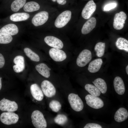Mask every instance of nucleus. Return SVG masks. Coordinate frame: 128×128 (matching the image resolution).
Returning <instances> with one entry per match:
<instances>
[{"mask_svg":"<svg viewBox=\"0 0 128 128\" xmlns=\"http://www.w3.org/2000/svg\"><path fill=\"white\" fill-rule=\"evenodd\" d=\"M31 118L34 126L36 128H46L47 126L46 120L42 113L36 110L32 113Z\"/></svg>","mask_w":128,"mask_h":128,"instance_id":"nucleus-1","label":"nucleus"},{"mask_svg":"<svg viewBox=\"0 0 128 128\" xmlns=\"http://www.w3.org/2000/svg\"><path fill=\"white\" fill-rule=\"evenodd\" d=\"M69 102L72 108L77 112L81 111L84 107L82 101L78 95L71 93L68 96Z\"/></svg>","mask_w":128,"mask_h":128,"instance_id":"nucleus-2","label":"nucleus"},{"mask_svg":"<svg viewBox=\"0 0 128 128\" xmlns=\"http://www.w3.org/2000/svg\"><path fill=\"white\" fill-rule=\"evenodd\" d=\"M71 12L69 10H65L59 14L56 19L55 25L57 28H60L65 26L70 20Z\"/></svg>","mask_w":128,"mask_h":128,"instance_id":"nucleus-3","label":"nucleus"},{"mask_svg":"<svg viewBox=\"0 0 128 128\" xmlns=\"http://www.w3.org/2000/svg\"><path fill=\"white\" fill-rule=\"evenodd\" d=\"M18 115L12 112H4L0 116V120L3 123L10 125L16 123L19 119Z\"/></svg>","mask_w":128,"mask_h":128,"instance_id":"nucleus-4","label":"nucleus"},{"mask_svg":"<svg viewBox=\"0 0 128 128\" xmlns=\"http://www.w3.org/2000/svg\"><path fill=\"white\" fill-rule=\"evenodd\" d=\"M92 58L91 52L87 49H84L79 54L76 60V64L79 67L85 66L91 61Z\"/></svg>","mask_w":128,"mask_h":128,"instance_id":"nucleus-5","label":"nucleus"},{"mask_svg":"<svg viewBox=\"0 0 128 128\" xmlns=\"http://www.w3.org/2000/svg\"><path fill=\"white\" fill-rule=\"evenodd\" d=\"M18 106L14 101L4 98L0 101V110L2 111L13 112L17 110Z\"/></svg>","mask_w":128,"mask_h":128,"instance_id":"nucleus-6","label":"nucleus"},{"mask_svg":"<svg viewBox=\"0 0 128 128\" xmlns=\"http://www.w3.org/2000/svg\"><path fill=\"white\" fill-rule=\"evenodd\" d=\"M87 104L94 109H98L102 107L104 105L103 101L100 98L88 94L85 97Z\"/></svg>","mask_w":128,"mask_h":128,"instance_id":"nucleus-7","label":"nucleus"},{"mask_svg":"<svg viewBox=\"0 0 128 128\" xmlns=\"http://www.w3.org/2000/svg\"><path fill=\"white\" fill-rule=\"evenodd\" d=\"M127 18V15L124 12L120 11L115 14L113 23L114 28L117 30L122 29L124 27Z\"/></svg>","mask_w":128,"mask_h":128,"instance_id":"nucleus-8","label":"nucleus"},{"mask_svg":"<svg viewBox=\"0 0 128 128\" xmlns=\"http://www.w3.org/2000/svg\"><path fill=\"white\" fill-rule=\"evenodd\" d=\"M41 86L44 94L47 97H52L55 94V88L49 81L46 80L43 81L41 83Z\"/></svg>","mask_w":128,"mask_h":128,"instance_id":"nucleus-9","label":"nucleus"},{"mask_svg":"<svg viewBox=\"0 0 128 128\" xmlns=\"http://www.w3.org/2000/svg\"><path fill=\"white\" fill-rule=\"evenodd\" d=\"M48 12L45 11L40 12L35 14L32 19L33 24L35 26L42 25L46 23L48 18Z\"/></svg>","mask_w":128,"mask_h":128,"instance_id":"nucleus-10","label":"nucleus"},{"mask_svg":"<svg viewBox=\"0 0 128 128\" xmlns=\"http://www.w3.org/2000/svg\"><path fill=\"white\" fill-rule=\"evenodd\" d=\"M49 54L51 58L55 61H62L67 58L65 52L60 49L52 48L49 50Z\"/></svg>","mask_w":128,"mask_h":128,"instance_id":"nucleus-11","label":"nucleus"},{"mask_svg":"<svg viewBox=\"0 0 128 128\" xmlns=\"http://www.w3.org/2000/svg\"><path fill=\"white\" fill-rule=\"evenodd\" d=\"M96 5L93 0H91L86 4L83 9L82 15L85 19L89 18L96 9Z\"/></svg>","mask_w":128,"mask_h":128,"instance_id":"nucleus-12","label":"nucleus"},{"mask_svg":"<svg viewBox=\"0 0 128 128\" xmlns=\"http://www.w3.org/2000/svg\"><path fill=\"white\" fill-rule=\"evenodd\" d=\"M45 42L48 46L55 48L61 49L63 47L62 41L59 39L52 36H48L44 38Z\"/></svg>","mask_w":128,"mask_h":128,"instance_id":"nucleus-13","label":"nucleus"},{"mask_svg":"<svg viewBox=\"0 0 128 128\" xmlns=\"http://www.w3.org/2000/svg\"><path fill=\"white\" fill-rule=\"evenodd\" d=\"M14 62L15 64L13 66L14 71L17 73L22 72L25 68L24 57L21 55L17 56L14 59Z\"/></svg>","mask_w":128,"mask_h":128,"instance_id":"nucleus-14","label":"nucleus"},{"mask_svg":"<svg viewBox=\"0 0 128 128\" xmlns=\"http://www.w3.org/2000/svg\"><path fill=\"white\" fill-rule=\"evenodd\" d=\"M30 91L33 98L38 101H42L44 97L42 91L38 85L36 83L32 84L30 87Z\"/></svg>","mask_w":128,"mask_h":128,"instance_id":"nucleus-15","label":"nucleus"},{"mask_svg":"<svg viewBox=\"0 0 128 128\" xmlns=\"http://www.w3.org/2000/svg\"><path fill=\"white\" fill-rule=\"evenodd\" d=\"M96 22L95 18L92 17L90 18L83 25L81 30L82 33L86 34L90 33L95 27Z\"/></svg>","mask_w":128,"mask_h":128,"instance_id":"nucleus-16","label":"nucleus"},{"mask_svg":"<svg viewBox=\"0 0 128 128\" xmlns=\"http://www.w3.org/2000/svg\"><path fill=\"white\" fill-rule=\"evenodd\" d=\"M114 86L116 93L119 95L123 94L125 91V87L122 78L119 76L115 77L114 81Z\"/></svg>","mask_w":128,"mask_h":128,"instance_id":"nucleus-17","label":"nucleus"},{"mask_svg":"<svg viewBox=\"0 0 128 128\" xmlns=\"http://www.w3.org/2000/svg\"><path fill=\"white\" fill-rule=\"evenodd\" d=\"M18 32V27L14 24H9L3 27L0 29V33L6 34L11 36L15 35Z\"/></svg>","mask_w":128,"mask_h":128,"instance_id":"nucleus-18","label":"nucleus"},{"mask_svg":"<svg viewBox=\"0 0 128 128\" xmlns=\"http://www.w3.org/2000/svg\"><path fill=\"white\" fill-rule=\"evenodd\" d=\"M128 117L127 110L124 108H120L115 112L114 118L116 121L121 122L126 120Z\"/></svg>","mask_w":128,"mask_h":128,"instance_id":"nucleus-19","label":"nucleus"},{"mask_svg":"<svg viewBox=\"0 0 128 128\" xmlns=\"http://www.w3.org/2000/svg\"><path fill=\"white\" fill-rule=\"evenodd\" d=\"M103 63L101 58L96 59L91 62L88 65V70L90 72L94 73L97 72L100 69Z\"/></svg>","mask_w":128,"mask_h":128,"instance_id":"nucleus-20","label":"nucleus"},{"mask_svg":"<svg viewBox=\"0 0 128 128\" xmlns=\"http://www.w3.org/2000/svg\"><path fill=\"white\" fill-rule=\"evenodd\" d=\"M36 70L41 75L46 78L50 76V71L51 69L45 64L41 63L35 66Z\"/></svg>","mask_w":128,"mask_h":128,"instance_id":"nucleus-21","label":"nucleus"},{"mask_svg":"<svg viewBox=\"0 0 128 128\" xmlns=\"http://www.w3.org/2000/svg\"><path fill=\"white\" fill-rule=\"evenodd\" d=\"M92 82L102 93L104 94L106 92L107 87L106 83L104 80L99 78L95 79Z\"/></svg>","mask_w":128,"mask_h":128,"instance_id":"nucleus-22","label":"nucleus"},{"mask_svg":"<svg viewBox=\"0 0 128 128\" xmlns=\"http://www.w3.org/2000/svg\"><path fill=\"white\" fill-rule=\"evenodd\" d=\"M30 17L28 14L25 13H17L11 15L10 17V20L12 21L17 22L27 20Z\"/></svg>","mask_w":128,"mask_h":128,"instance_id":"nucleus-23","label":"nucleus"},{"mask_svg":"<svg viewBox=\"0 0 128 128\" xmlns=\"http://www.w3.org/2000/svg\"><path fill=\"white\" fill-rule=\"evenodd\" d=\"M40 8V6L38 3L31 1L25 4L23 7V9L26 12H31L38 10Z\"/></svg>","mask_w":128,"mask_h":128,"instance_id":"nucleus-24","label":"nucleus"},{"mask_svg":"<svg viewBox=\"0 0 128 128\" xmlns=\"http://www.w3.org/2000/svg\"><path fill=\"white\" fill-rule=\"evenodd\" d=\"M115 45L118 49L128 52V41L126 39L121 37L118 38L115 42Z\"/></svg>","mask_w":128,"mask_h":128,"instance_id":"nucleus-25","label":"nucleus"},{"mask_svg":"<svg viewBox=\"0 0 128 128\" xmlns=\"http://www.w3.org/2000/svg\"><path fill=\"white\" fill-rule=\"evenodd\" d=\"M85 90L91 95L94 96H99L101 94L100 90L95 86L90 84H87L85 86Z\"/></svg>","mask_w":128,"mask_h":128,"instance_id":"nucleus-26","label":"nucleus"},{"mask_svg":"<svg viewBox=\"0 0 128 128\" xmlns=\"http://www.w3.org/2000/svg\"><path fill=\"white\" fill-rule=\"evenodd\" d=\"M26 0H15L12 3L11 5V9L14 12L18 11L25 4Z\"/></svg>","mask_w":128,"mask_h":128,"instance_id":"nucleus-27","label":"nucleus"},{"mask_svg":"<svg viewBox=\"0 0 128 128\" xmlns=\"http://www.w3.org/2000/svg\"><path fill=\"white\" fill-rule=\"evenodd\" d=\"M105 43L99 42L96 44L94 50L98 57H101L103 56L105 52Z\"/></svg>","mask_w":128,"mask_h":128,"instance_id":"nucleus-28","label":"nucleus"},{"mask_svg":"<svg viewBox=\"0 0 128 128\" xmlns=\"http://www.w3.org/2000/svg\"><path fill=\"white\" fill-rule=\"evenodd\" d=\"M24 51L26 55L32 60L38 62L40 58L38 55L28 48H25L24 49Z\"/></svg>","mask_w":128,"mask_h":128,"instance_id":"nucleus-29","label":"nucleus"},{"mask_svg":"<svg viewBox=\"0 0 128 128\" xmlns=\"http://www.w3.org/2000/svg\"><path fill=\"white\" fill-rule=\"evenodd\" d=\"M54 122L56 124L60 125L64 124L67 122V117L64 114H59L54 118Z\"/></svg>","mask_w":128,"mask_h":128,"instance_id":"nucleus-30","label":"nucleus"},{"mask_svg":"<svg viewBox=\"0 0 128 128\" xmlns=\"http://www.w3.org/2000/svg\"><path fill=\"white\" fill-rule=\"evenodd\" d=\"M49 107L52 110L55 112H57L61 109V105L58 101L53 100L50 102L49 104Z\"/></svg>","mask_w":128,"mask_h":128,"instance_id":"nucleus-31","label":"nucleus"},{"mask_svg":"<svg viewBox=\"0 0 128 128\" xmlns=\"http://www.w3.org/2000/svg\"><path fill=\"white\" fill-rule=\"evenodd\" d=\"M13 39L12 36L10 35L0 33V43L7 44L11 42Z\"/></svg>","mask_w":128,"mask_h":128,"instance_id":"nucleus-32","label":"nucleus"},{"mask_svg":"<svg viewBox=\"0 0 128 128\" xmlns=\"http://www.w3.org/2000/svg\"><path fill=\"white\" fill-rule=\"evenodd\" d=\"M117 4L115 3H112L105 5L103 8L104 11H109L115 8Z\"/></svg>","mask_w":128,"mask_h":128,"instance_id":"nucleus-33","label":"nucleus"},{"mask_svg":"<svg viewBox=\"0 0 128 128\" xmlns=\"http://www.w3.org/2000/svg\"><path fill=\"white\" fill-rule=\"evenodd\" d=\"M84 128H102L100 125L94 123H89L87 124L84 127Z\"/></svg>","mask_w":128,"mask_h":128,"instance_id":"nucleus-34","label":"nucleus"},{"mask_svg":"<svg viewBox=\"0 0 128 128\" xmlns=\"http://www.w3.org/2000/svg\"><path fill=\"white\" fill-rule=\"evenodd\" d=\"M5 59L3 55L0 53V69L2 68L5 64Z\"/></svg>","mask_w":128,"mask_h":128,"instance_id":"nucleus-35","label":"nucleus"},{"mask_svg":"<svg viewBox=\"0 0 128 128\" xmlns=\"http://www.w3.org/2000/svg\"><path fill=\"white\" fill-rule=\"evenodd\" d=\"M1 79L2 78L0 77V90L1 89L2 87Z\"/></svg>","mask_w":128,"mask_h":128,"instance_id":"nucleus-36","label":"nucleus"},{"mask_svg":"<svg viewBox=\"0 0 128 128\" xmlns=\"http://www.w3.org/2000/svg\"><path fill=\"white\" fill-rule=\"evenodd\" d=\"M126 71L127 74H128V65L126 66Z\"/></svg>","mask_w":128,"mask_h":128,"instance_id":"nucleus-37","label":"nucleus"},{"mask_svg":"<svg viewBox=\"0 0 128 128\" xmlns=\"http://www.w3.org/2000/svg\"><path fill=\"white\" fill-rule=\"evenodd\" d=\"M66 0H65L64 1L61 5H64L66 4Z\"/></svg>","mask_w":128,"mask_h":128,"instance_id":"nucleus-38","label":"nucleus"},{"mask_svg":"<svg viewBox=\"0 0 128 128\" xmlns=\"http://www.w3.org/2000/svg\"><path fill=\"white\" fill-rule=\"evenodd\" d=\"M52 0L54 2H55L56 0Z\"/></svg>","mask_w":128,"mask_h":128,"instance_id":"nucleus-39","label":"nucleus"}]
</instances>
